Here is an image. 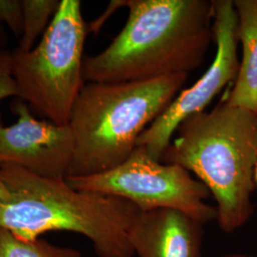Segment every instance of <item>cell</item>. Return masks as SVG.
I'll list each match as a JSON object with an SVG mask.
<instances>
[{
  "instance_id": "1",
  "label": "cell",
  "mask_w": 257,
  "mask_h": 257,
  "mask_svg": "<svg viewBox=\"0 0 257 257\" xmlns=\"http://www.w3.org/2000/svg\"><path fill=\"white\" fill-rule=\"evenodd\" d=\"M126 25L83 61L85 82L145 81L193 72L213 40L210 0H123Z\"/></svg>"
},
{
  "instance_id": "2",
  "label": "cell",
  "mask_w": 257,
  "mask_h": 257,
  "mask_svg": "<svg viewBox=\"0 0 257 257\" xmlns=\"http://www.w3.org/2000/svg\"><path fill=\"white\" fill-rule=\"evenodd\" d=\"M0 174L11 199L0 202V227L26 240L51 230L79 233L99 257H134L130 231L141 211L126 199L80 191L66 178H50L12 163Z\"/></svg>"
},
{
  "instance_id": "3",
  "label": "cell",
  "mask_w": 257,
  "mask_h": 257,
  "mask_svg": "<svg viewBox=\"0 0 257 257\" xmlns=\"http://www.w3.org/2000/svg\"><path fill=\"white\" fill-rule=\"evenodd\" d=\"M161 157L196 176L216 202L219 228L232 233L251 217L257 163V114L222 102L185 120Z\"/></svg>"
},
{
  "instance_id": "4",
  "label": "cell",
  "mask_w": 257,
  "mask_h": 257,
  "mask_svg": "<svg viewBox=\"0 0 257 257\" xmlns=\"http://www.w3.org/2000/svg\"><path fill=\"white\" fill-rule=\"evenodd\" d=\"M187 78L188 74H181L145 81L85 84L68 124L74 146L67 177L98 175L122 164Z\"/></svg>"
},
{
  "instance_id": "5",
  "label": "cell",
  "mask_w": 257,
  "mask_h": 257,
  "mask_svg": "<svg viewBox=\"0 0 257 257\" xmlns=\"http://www.w3.org/2000/svg\"><path fill=\"white\" fill-rule=\"evenodd\" d=\"M87 25L81 1L61 0L37 46L11 52V71L19 99L59 126L69 124L83 78Z\"/></svg>"
},
{
  "instance_id": "6",
  "label": "cell",
  "mask_w": 257,
  "mask_h": 257,
  "mask_svg": "<svg viewBox=\"0 0 257 257\" xmlns=\"http://www.w3.org/2000/svg\"><path fill=\"white\" fill-rule=\"evenodd\" d=\"M66 180L76 190L126 199L141 211L173 209L202 224L217 218L216 209L206 202L211 194L201 181L181 166L156 160L144 148H136L110 171Z\"/></svg>"
},
{
  "instance_id": "7",
  "label": "cell",
  "mask_w": 257,
  "mask_h": 257,
  "mask_svg": "<svg viewBox=\"0 0 257 257\" xmlns=\"http://www.w3.org/2000/svg\"><path fill=\"white\" fill-rule=\"evenodd\" d=\"M213 12L212 30L216 55L209 70L190 89L178 93L165 111L138 138L137 147L146 149L156 160L161 159L174 133L184 121L204 111L212 98L236 78L238 19L233 1L214 0Z\"/></svg>"
},
{
  "instance_id": "8",
  "label": "cell",
  "mask_w": 257,
  "mask_h": 257,
  "mask_svg": "<svg viewBox=\"0 0 257 257\" xmlns=\"http://www.w3.org/2000/svg\"><path fill=\"white\" fill-rule=\"evenodd\" d=\"M17 123L5 127L0 122V164L12 163L33 174L66 178L74 154V137L69 125L37 120L26 102H13Z\"/></svg>"
},
{
  "instance_id": "9",
  "label": "cell",
  "mask_w": 257,
  "mask_h": 257,
  "mask_svg": "<svg viewBox=\"0 0 257 257\" xmlns=\"http://www.w3.org/2000/svg\"><path fill=\"white\" fill-rule=\"evenodd\" d=\"M203 224L182 211H141L130 231L138 257H202Z\"/></svg>"
},
{
  "instance_id": "10",
  "label": "cell",
  "mask_w": 257,
  "mask_h": 257,
  "mask_svg": "<svg viewBox=\"0 0 257 257\" xmlns=\"http://www.w3.org/2000/svg\"><path fill=\"white\" fill-rule=\"evenodd\" d=\"M242 45V59L231 92L225 102L257 114V0L233 1Z\"/></svg>"
},
{
  "instance_id": "11",
  "label": "cell",
  "mask_w": 257,
  "mask_h": 257,
  "mask_svg": "<svg viewBox=\"0 0 257 257\" xmlns=\"http://www.w3.org/2000/svg\"><path fill=\"white\" fill-rule=\"evenodd\" d=\"M59 5V0H22L23 33L18 49L29 52L35 48L37 38L43 36Z\"/></svg>"
},
{
  "instance_id": "12",
  "label": "cell",
  "mask_w": 257,
  "mask_h": 257,
  "mask_svg": "<svg viewBox=\"0 0 257 257\" xmlns=\"http://www.w3.org/2000/svg\"><path fill=\"white\" fill-rule=\"evenodd\" d=\"M0 257H82L79 250L44 240H26L0 227Z\"/></svg>"
},
{
  "instance_id": "13",
  "label": "cell",
  "mask_w": 257,
  "mask_h": 257,
  "mask_svg": "<svg viewBox=\"0 0 257 257\" xmlns=\"http://www.w3.org/2000/svg\"><path fill=\"white\" fill-rule=\"evenodd\" d=\"M0 23H5L16 37H21L23 33L22 0H0Z\"/></svg>"
},
{
  "instance_id": "14",
  "label": "cell",
  "mask_w": 257,
  "mask_h": 257,
  "mask_svg": "<svg viewBox=\"0 0 257 257\" xmlns=\"http://www.w3.org/2000/svg\"><path fill=\"white\" fill-rule=\"evenodd\" d=\"M18 88L11 71V51L0 61V100L18 96Z\"/></svg>"
},
{
  "instance_id": "15",
  "label": "cell",
  "mask_w": 257,
  "mask_h": 257,
  "mask_svg": "<svg viewBox=\"0 0 257 257\" xmlns=\"http://www.w3.org/2000/svg\"><path fill=\"white\" fill-rule=\"evenodd\" d=\"M8 43V38L7 35L4 31V29L0 26V61L2 60V58L7 55V53L9 52V50L6 49Z\"/></svg>"
},
{
  "instance_id": "16",
  "label": "cell",
  "mask_w": 257,
  "mask_h": 257,
  "mask_svg": "<svg viewBox=\"0 0 257 257\" xmlns=\"http://www.w3.org/2000/svg\"><path fill=\"white\" fill-rule=\"evenodd\" d=\"M11 197H12V195L10 193L9 189L0 174V202L9 201Z\"/></svg>"
},
{
  "instance_id": "17",
  "label": "cell",
  "mask_w": 257,
  "mask_h": 257,
  "mask_svg": "<svg viewBox=\"0 0 257 257\" xmlns=\"http://www.w3.org/2000/svg\"><path fill=\"white\" fill-rule=\"evenodd\" d=\"M221 257H257V255L253 254H247V253H230Z\"/></svg>"
},
{
  "instance_id": "18",
  "label": "cell",
  "mask_w": 257,
  "mask_h": 257,
  "mask_svg": "<svg viewBox=\"0 0 257 257\" xmlns=\"http://www.w3.org/2000/svg\"><path fill=\"white\" fill-rule=\"evenodd\" d=\"M254 182H255V185H257V163L255 165V169H254Z\"/></svg>"
}]
</instances>
